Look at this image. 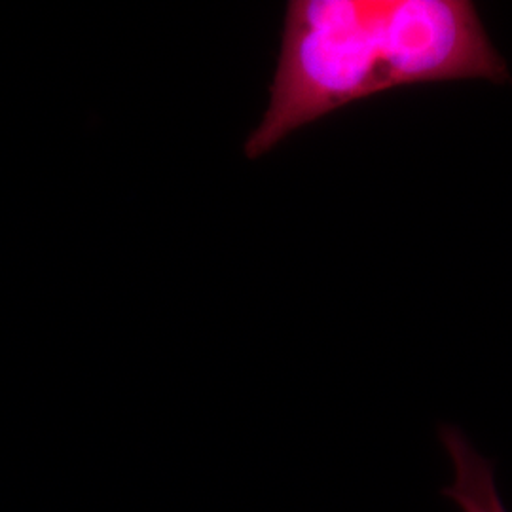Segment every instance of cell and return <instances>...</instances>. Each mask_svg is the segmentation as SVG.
Listing matches in <instances>:
<instances>
[{
    "label": "cell",
    "mask_w": 512,
    "mask_h": 512,
    "mask_svg": "<svg viewBox=\"0 0 512 512\" xmlns=\"http://www.w3.org/2000/svg\"><path fill=\"white\" fill-rule=\"evenodd\" d=\"M463 78L512 80L469 0H293L270 105L245 156L258 160L296 129L376 93Z\"/></svg>",
    "instance_id": "cell-1"
},
{
    "label": "cell",
    "mask_w": 512,
    "mask_h": 512,
    "mask_svg": "<svg viewBox=\"0 0 512 512\" xmlns=\"http://www.w3.org/2000/svg\"><path fill=\"white\" fill-rule=\"evenodd\" d=\"M439 439L454 469V478L442 488V495L461 512H507L495 484L494 463L452 423L440 425Z\"/></svg>",
    "instance_id": "cell-2"
}]
</instances>
